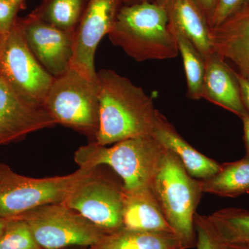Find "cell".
Masks as SVG:
<instances>
[{
	"mask_svg": "<svg viewBox=\"0 0 249 249\" xmlns=\"http://www.w3.org/2000/svg\"><path fill=\"white\" fill-rule=\"evenodd\" d=\"M194 1L204 14L210 27V23L213 17L218 0H194Z\"/></svg>",
	"mask_w": 249,
	"mask_h": 249,
	"instance_id": "cell-27",
	"label": "cell"
},
{
	"mask_svg": "<svg viewBox=\"0 0 249 249\" xmlns=\"http://www.w3.org/2000/svg\"><path fill=\"white\" fill-rule=\"evenodd\" d=\"M15 217L27 223L41 249L89 248L106 235L62 203L39 206Z\"/></svg>",
	"mask_w": 249,
	"mask_h": 249,
	"instance_id": "cell-7",
	"label": "cell"
},
{
	"mask_svg": "<svg viewBox=\"0 0 249 249\" xmlns=\"http://www.w3.org/2000/svg\"><path fill=\"white\" fill-rule=\"evenodd\" d=\"M95 168L80 167L64 176L34 178L0 163V217H15L44 205L62 203Z\"/></svg>",
	"mask_w": 249,
	"mask_h": 249,
	"instance_id": "cell-6",
	"label": "cell"
},
{
	"mask_svg": "<svg viewBox=\"0 0 249 249\" xmlns=\"http://www.w3.org/2000/svg\"><path fill=\"white\" fill-rule=\"evenodd\" d=\"M88 249H178V243L173 232L122 229L106 234Z\"/></svg>",
	"mask_w": 249,
	"mask_h": 249,
	"instance_id": "cell-19",
	"label": "cell"
},
{
	"mask_svg": "<svg viewBox=\"0 0 249 249\" xmlns=\"http://www.w3.org/2000/svg\"><path fill=\"white\" fill-rule=\"evenodd\" d=\"M43 107L57 124L83 134L90 142H96L100 127L97 79H88L70 68L54 78Z\"/></svg>",
	"mask_w": 249,
	"mask_h": 249,
	"instance_id": "cell-5",
	"label": "cell"
},
{
	"mask_svg": "<svg viewBox=\"0 0 249 249\" xmlns=\"http://www.w3.org/2000/svg\"><path fill=\"white\" fill-rule=\"evenodd\" d=\"M207 217L216 233L226 245L249 247V211L228 208L216 211Z\"/></svg>",
	"mask_w": 249,
	"mask_h": 249,
	"instance_id": "cell-20",
	"label": "cell"
},
{
	"mask_svg": "<svg viewBox=\"0 0 249 249\" xmlns=\"http://www.w3.org/2000/svg\"><path fill=\"white\" fill-rule=\"evenodd\" d=\"M88 0H43L31 14L53 27L75 34Z\"/></svg>",
	"mask_w": 249,
	"mask_h": 249,
	"instance_id": "cell-21",
	"label": "cell"
},
{
	"mask_svg": "<svg viewBox=\"0 0 249 249\" xmlns=\"http://www.w3.org/2000/svg\"><path fill=\"white\" fill-rule=\"evenodd\" d=\"M229 247V246H228ZM230 249H249V247H229Z\"/></svg>",
	"mask_w": 249,
	"mask_h": 249,
	"instance_id": "cell-33",
	"label": "cell"
},
{
	"mask_svg": "<svg viewBox=\"0 0 249 249\" xmlns=\"http://www.w3.org/2000/svg\"><path fill=\"white\" fill-rule=\"evenodd\" d=\"M96 76L100 127L95 142L107 146L125 139L152 135L158 111L152 98L113 70H100Z\"/></svg>",
	"mask_w": 249,
	"mask_h": 249,
	"instance_id": "cell-1",
	"label": "cell"
},
{
	"mask_svg": "<svg viewBox=\"0 0 249 249\" xmlns=\"http://www.w3.org/2000/svg\"><path fill=\"white\" fill-rule=\"evenodd\" d=\"M164 7L170 26L181 31L204 59L213 53L209 23L194 0H157Z\"/></svg>",
	"mask_w": 249,
	"mask_h": 249,
	"instance_id": "cell-16",
	"label": "cell"
},
{
	"mask_svg": "<svg viewBox=\"0 0 249 249\" xmlns=\"http://www.w3.org/2000/svg\"><path fill=\"white\" fill-rule=\"evenodd\" d=\"M11 2L14 3L15 4L20 6L22 9H24V4H25L26 0H10Z\"/></svg>",
	"mask_w": 249,
	"mask_h": 249,
	"instance_id": "cell-32",
	"label": "cell"
},
{
	"mask_svg": "<svg viewBox=\"0 0 249 249\" xmlns=\"http://www.w3.org/2000/svg\"><path fill=\"white\" fill-rule=\"evenodd\" d=\"M213 52L231 60L249 78V5L217 27L210 29Z\"/></svg>",
	"mask_w": 249,
	"mask_h": 249,
	"instance_id": "cell-14",
	"label": "cell"
},
{
	"mask_svg": "<svg viewBox=\"0 0 249 249\" xmlns=\"http://www.w3.org/2000/svg\"><path fill=\"white\" fill-rule=\"evenodd\" d=\"M152 136L162 146L177 157L193 178L206 179L219 169V163L203 155L188 143L159 110Z\"/></svg>",
	"mask_w": 249,
	"mask_h": 249,
	"instance_id": "cell-15",
	"label": "cell"
},
{
	"mask_svg": "<svg viewBox=\"0 0 249 249\" xmlns=\"http://www.w3.org/2000/svg\"><path fill=\"white\" fill-rule=\"evenodd\" d=\"M156 1H157V0H125L124 4H138V3L145 2V1H148V2H156Z\"/></svg>",
	"mask_w": 249,
	"mask_h": 249,
	"instance_id": "cell-31",
	"label": "cell"
},
{
	"mask_svg": "<svg viewBox=\"0 0 249 249\" xmlns=\"http://www.w3.org/2000/svg\"><path fill=\"white\" fill-rule=\"evenodd\" d=\"M236 76L240 85L242 103L249 114V78L242 76L241 73L237 71H236Z\"/></svg>",
	"mask_w": 249,
	"mask_h": 249,
	"instance_id": "cell-28",
	"label": "cell"
},
{
	"mask_svg": "<svg viewBox=\"0 0 249 249\" xmlns=\"http://www.w3.org/2000/svg\"><path fill=\"white\" fill-rule=\"evenodd\" d=\"M56 124L45 107L24 101L0 76V146Z\"/></svg>",
	"mask_w": 249,
	"mask_h": 249,
	"instance_id": "cell-12",
	"label": "cell"
},
{
	"mask_svg": "<svg viewBox=\"0 0 249 249\" xmlns=\"http://www.w3.org/2000/svg\"><path fill=\"white\" fill-rule=\"evenodd\" d=\"M13 218L14 217H0V234L4 230L5 228L7 227L8 224L12 220Z\"/></svg>",
	"mask_w": 249,
	"mask_h": 249,
	"instance_id": "cell-30",
	"label": "cell"
},
{
	"mask_svg": "<svg viewBox=\"0 0 249 249\" xmlns=\"http://www.w3.org/2000/svg\"><path fill=\"white\" fill-rule=\"evenodd\" d=\"M171 28L182 58L187 84V96L192 100L202 98L203 83L205 74V60L194 44L181 31Z\"/></svg>",
	"mask_w": 249,
	"mask_h": 249,
	"instance_id": "cell-22",
	"label": "cell"
},
{
	"mask_svg": "<svg viewBox=\"0 0 249 249\" xmlns=\"http://www.w3.org/2000/svg\"><path fill=\"white\" fill-rule=\"evenodd\" d=\"M0 249H41L29 225L14 217L0 234Z\"/></svg>",
	"mask_w": 249,
	"mask_h": 249,
	"instance_id": "cell-23",
	"label": "cell"
},
{
	"mask_svg": "<svg viewBox=\"0 0 249 249\" xmlns=\"http://www.w3.org/2000/svg\"><path fill=\"white\" fill-rule=\"evenodd\" d=\"M0 76L24 101L42 107L55 78L31 52L17 19L9 32L2 36L0 46Z\"/></svg>",
	"mask_w": 249,
	"mask_h": 249,
	"instance_id": "cell-9",
	"label": "cell"
},
{
	"mask_svg": "<svg viewBox=\"0 0 249 249\" xmlns=\"http://www.w3.org/2000/svg\"><path fill=\"white\" fill-rule=\"evenodd\" d=\"M125 0H88L74 34L70 68L88 79L96 80L95 53L110 32Z\"/></svg>",
	"mask_w": 249,
	"mask_h": 249,
	"instance_id": "cell-10",
	"label": "cell"
},
{
	"mask_svg": "<svg viewBox=\"0 0 249 249\" xmlns=\"http://www.w3.org/2000/svg\"><path fill=\"white\" fill-rule=\"evenodd\" d=\"M1 41H2V36H0V46H1Z\"/></svg>",
	"mask_w": 249,
	"mask_h": 249,
	"instance_id": "cell-35",
	"label": "cell"
},
{
	"mask_svg": "<svg viewBox=\"0 0 249 249\" xmlns=\"http://www.w3.org/2000/svg\"><path fill=\"white\" fill-rule=\"evenodd\" d=\"M200 182L204 193L217 196L237 197L249 194V157L220 164L217 173Z\"/></svg>",
	"mask_w": 249,
	"mask_h": 249,
	"instance_id": "cell-18",
	"label": "cell"
},
{
	"mask_svg": "<svg viewBox=\"0 0 249 249\" xmlns=\"http://www.w3.org/2000/svg\"><path fill=\"white\" fill-rule=\"evenodd\" d=\"M107 36L137 62L170 60L179 54L166 11L157 2L124 4Z\"/></svg>",
	"mask_w": 249,
	"mask_h": 249,
	"instance_id": "cell-2",
	"label": "cell"
},
{
	"mask_svg": "<svg viewBox=\"0 0 249 249\" xmlns=\"http://www.w3.org/2000/svg\"><path fill=\"white\" fill-rule=\"evenodd\" d=\"M249 5V0H218L210 29L217 27Z\"/></svg>",
	"mask_w": 249,
	"mask_h": 249,
	"instance_id": "cell-25",
	"label": "cell"
},
{
	"mask_svg": "<svg viewBox=\"0 0 249 249\" xmlns=\"http://www.w3.org/2000/svg\"><path fill=\"white\" fill-rule=\"evenodd\" d=\"M243 124L244 142L246 147V156L249 157V114L242 118Z\"/></svg>",
	"mask_w": 249,
	"mask_h": 249,
	"instance_id": "cell-29",
	"label": "cell"
},
{
	"mask_svg": "<svg viewBox=\"0 0 249 249\" xmlns=\"http://www.w3.org/2000/svg\"><path fill=\"white\" fill-rule=\"evenodd\" d=\"M20 6L10 0H0V36H6L14 25Z\"/></svg>",
	"mask_w": 249,
	"mask_h": 249,
	"instance_id": "cell-26",
	"label": "cell"
},
{
	"mask_svg": "<svg viewBox=\"0 0 249 249\" xmlns=\"http://www.w3.org/2000/svg\"><path fill=\"white\" fill-rule=\"evenodd\" d=\"M123 229L173 233L151 189L124 191Z\"/></svg>",
	"mask_w": 249,
	"mask_h": 249,
	"instance_id": "cell-17",
	"label": "cell"
},
{
	"mask_svg": "<svg viewBox=\"0 0 249 249\" xmlns=\"http://www.w3.org/2000/svg\"><path fill=\"white\" fill-rule=\"evenodd\" d=\"M204 60L202 98L233 113L240 119L248 114L242 103L236 71L214 52Z\"/></svg>",
	"mask_w": 249,
	"mask_h": 249,
	"instance_id": "cell-13",
	"label": "cell"
},
{
	"mask_svg": "<svg viewBox=\"0 0 249 249\" xmlns=\"http://www.w3.org/2000/svg\"><path fill=\"white\" fill-rule=\"evenodd\" d=\"M151 190L178 239V249L196 247L195 215L204 193L200 180L191 177L177 157L166 150Z\"/></svg>",
	"mask_w": 249,
	"mask_h": 249,
	"instance_id": "cell-4",
	"label": "cell"
},
{
	"mask_svg": "<svg viewBox=\"0 0 249 249\" xmlns=\"http://www.w3.org/2000/svg\"><path fill=\"white\" fill-rule=\"evenodd\" d=\"M124 196L123 181L100 165L80 180L62 203L110 234L123 229Z\"/></svg>",
	"mask_w": 249,
	"mask_h": 249,
	"instance_id": "cell-8",
	"label": "cell"
},
{
	"mask_svg": "<svg viewBox=\"0 0 249 249\" xmlns=\"http://www.w3.org/2000/svg\"><path fill=\"white\" fill-rule=\"evenodd\" d=\"M194 222L196 249H230L216 233L207 216L196 213Z\"/></svg>",
	"mask_w": 249,
	"mask_h": 249,
	"instance_id": "cell-24",
	"label": "cell"
},
{
	"mask_svg": "<svg viewBox=\"0 0 249 249\" xmlns=\"http://www.w3.org/2000/svg\"><path fill=\"white\" fill-rule=\"evenodd\" d=\"M66 249H88V248H86V247H73V248H70Z\"/></svg>",
	"mask_w": 249,
	"mask_h": 249,
	"instance_id": "cell-34",
	"label": "cell"
},
{
	"mask_svg": "<svg viewBox=\"0 0 249 249\" xmlns=\"http://www.w3.org/2000/svg\"><path fill=\"white\" fill-rule=\"evenodd\" d=\"M166 150L152 135L125 139L107 147L95 142L82 145L74 153L80 167L105 165L120 178L124 191L151 189Z\"/></svg>",
	"mask_w": 249,
	"mask_h": 249,
	"instance_id": "cell-3",
	"label": "cell"
},
{
	"mask_svg": "<svg viewBox=\"0 0 249 249\" xmlns=\"http://www.w3.org/2000/svg\"><path fill=\"white\" fill-rule=\"evenodd\" d=\"M17 22L31 52L52 76L56 78L70 70L74 34L53 27L31 13L18 18Z\"/></svg>",
	"mask_w": 249,
	"mask_h": 249,
	"instance_id": "cell-11",
	"label": "cell"
}]
</instances>
